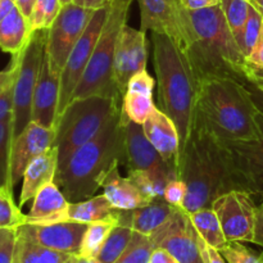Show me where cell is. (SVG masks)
Returning <instances> with one entry per match:
<instances>
[{
	"mask_svg": "<svg viewBox=\"0 0 263 263\" xmlns=\"http://www.w3.org/2000/svg\"><path fill=\"white\" fill-rule=\"evenodd\" d=\"M220 5L225 14L229 28L241 49L244 26L248 20L251 5L248 0H221Z\"/></svg>",
	"mask_w": 263,
	"mask_h": 263,
	"instance_id": "cell-32",
	"label": "cell"
},
{
	"mask_svg": "<svg viewBox=\"0 0 263 263\" xmlns=\"http://www.w3.org/2000/svg\"><path fill=\"white\" fill-rule=\"evenodd\" d=\"M156 248V244L151 236L134 231L130 244L116 263H149L152 253Z\"/></svg>",
	"mask_w": 263,
	"mask_h": 263,
	"instance_id": "cell-35",
	"label": "cell"
},
{
	"mask_svg": "<svg viewBox=\"0 0 263 263\" xmlns=\"http://www.w3.org/2000/svg\"><path fill=\"white\" fill-rule=\"evenodd\" d=\"M61 0H36L28 22L31 32L39 30H49L61 10Z\"/></svg>",
	"mask_w": 263,
	"mask_h": 263,
	"instance_id": "cell-36",
	"label": "cell"
},
{
	"mask_svg": "<svg viewBox=\"0 0 263 263\" xmlns=\"http://www.w3.org/2000/svg\"><path fill=\"white\" fill-rule=\"evenodd\" d=\"M59 91H61V72L54 69L48 53L44 51L40 72L33 92L32 116H31L32 122L39 123L44 127H54L57 110H58Z\"/></svg>",
	"mask_w": 263,
	"mask_h": 263,
	"instance_id": "cell-18",
	"label": "cell"
},
{
	"mask_svg": "<svg viewBox=\"0 0 263 263\" xmlns=\"http://www.w3.org/2000/svg\"><path fill=\"white\" fill-rule=\"evenodd\" d=\"M156 108L153 97L138 94V92H125L122 98V110L128 120L143 125Z\"/></svg>",
	"mask_w": 263,
	"mask_h": 263,
	"instance_id": "cell-34",
	"label": "cell"
},
{
	"mask_svg": "<svg viewBox=\"0 0 263 263\" xmlns=\"http://www.w3.org/2000/svg\"><path fill=\"white\" fill-rule=\"evenodd\" d=\"M143 130L152 145L162 158L177 171L179 167L180 136L174 121L158 107L154 108L148 120L143 123ZM179 175V171H177Z\"/></svg>",
	"mask_w": 263,
	"mask_h": 263,
	"instance_id": "cell-19",
	"label": "cell"
},
{
	"mask_svg": "<svg viewBox=\"0 0 263 263\" xmlns=\"http://www.w3.org/2000/svg\"><path fill=\"white\" fill-rule=\"evenodd\" d=\"M13 125L12 117L0 121V189L13 190L10 176V157H12Z\"/></svg>",
	"mask_w": 263,
	"mask_h": 263,
	"instance_id": "cell-33",
	"label": "cell"
},
{
	"mask_svg": "<svg viewBox=\"0 0 263 263\" xmlns=\"http://www.w3.org/2000/svg\"><path fill=\"white\" fill-rule=\"evenodd\" d=\"M198 246H199L200 256H202L203 263H226L220 249L213 248L210 244L205 243L198 234Z\"/></svg>",
	"mask_w": 263,
	"mask_h": 263,
	"instance_id": "cell-43",
	"label": "cell"
},
{
	"mask_svg": "<svg viewBox=\"0 0 263 263\" xmlns=\"http://www.w3.org/2000/svg\"><path fill=\"white\" fill-rule=\"evenodd\" d=\"M133 236L134 230L128 226H115L105 243L103 244L98 256L95 257L97 261L99 263H116V261L121 257V254L127 248Z\"/></svg>",
	"mask_w": 263,
	"mask_h": 263,
	"instance_id": "cell-31",
	"label": "cell"
},
{
	"mask_svg": "<svg viewBox=\"0 0 263 263\" xmlns=\"http://www.w3.org/2000/svg\"><path fill=\"white\" fill-rule=\"evenodd\" d=\"M120 164L113 166L103 180V194L117 210H136L151 204L153 200L143 194L128 177H122L118 171Z\"/></svg>",
	"mask_w": 263,
	"mask_h": 263,
	"instance_id": "cell-24",
	"label": "cell"
},
{
	"mask_svg": "<svg viewBox=\"0 0 263 263\" xmlns=\"http://www.w3.org/2000/svg\"><path fill=\"white\" fill-rule=\"evenodd\" d=\"M140 8L141 30L162 33L171 39L186 55L193 44L189 10L180 0H136Z\"/></svg>",
	"mask_w": 263,
	"mask_h": 263,
	"instance_id": "cell-9",
	"label": "cell"
},
{
	"mask_svg": "<svg viewBox=\"0 0 263 263\" xmlns=\"http://www.w3.org/2000/svg\"><path fill=\"white\" fill-rule=\"evenodd\" d=\"M248 87L249 92L252 95V99H253L254 104L258 108V110H261L263 113V89H258V87L254 86H247Z\"/></svg>",
	"mask_w": 263,
	"mask_h": 263,
	"instance_id": "cell-50",
	"label": "cell"
},
{
	"mask_svg": "<svg viewBox=\"0 0 263 263\" xmlns=\"http://www.w3.org/2000/svg\"><path fill=\"white\" fill-rule=\"evenodd\" d=\"M252 197L244 190H231L212 203L228 241L253 243L257 205Z\"/></svg>",
	"mask_w": 263,
	"mask_h": 263,
	"instance_id": "cell-12",
	"label": "cell"
},
{
	"mask_svg": "<svg viewBox=\"0 0 263 263\" xmlns=\"http://www.w3.org/2000/svg\"><path fill=\"white\" fill-rule=\"evenodd\" d=\"M117 225L118 222L116 220L98 221V222L89 223L86 231H85L84 239H82L79 256L95 258L102 249L103 244L109 236L110 231Z\"/></svg>",
	"mask_w": 263,
	"mask_h": 263,
	"instance_id": "cell-30",
	"label": "cell"
},
{
	"mask_svg": "<svg viewBox=\"0 0 263 263\" xmlns=\"http://www.w3.org/2000/svg\"><path fill=\"white\" fill-rule=\"evenodd\" d=\"M26 222V215L15 204L13 190L0 189V229L20 228Z\"/></svg>",
	"mask_w": 263,
	"mask_h": 263,
	"instance_id": "cell-37",
	"label": "cell"
},
{
	"mask_svg": "<svg viewBox=\"0 0 263 263\" xmlns=\"http://www.w3.org/2000/svg\"><path fill=\"white\" fill-rule=\"evenodd\" d=\"M123 120H125L127 171L143 170V171L163 172L172 180L179 179L176 168L167 163L148 140L144 134L143 125L128 120L125 113H123Z\"/></svg>",
	"mask_w": 263,
	"mask_h": 263,
	"instance_id": "cell-16",
	"label": "cell"
},
{
	"mask_svg": "<svg viewBox=\"0 0 263 263\" xmlns=\"http://www.w3.org/2000/svg\"><path fill=\"white\" fill-rule=\"evenodd\" d=\"M32 200V207L26 215L25 223L43 225L64 221V213L69 202L55 181L46 184Z\"/></svg>",
	"mask_w": 263,
	"mask_h": 263,
	"instance_id": "cell-23",
	"label": "cell"
},
{
	"mask_svg": "<svg viewBox=\"0 0 263 263\" xmlns=\"http://www.w3.org/2000/svg\"><path fill=\"white\" fill-rule=\"evenodd\" d=\"M55 136L57 131L54 127H44L31 121L27 127L13 140L10 157V176L13 186L22 179L26 167L33 158L53 148Z\"/></svg>",
	"mask_w": 263,
	"mask_h": 263,
	"instance_id": "cell-17",
	"label": "cell"
},
{
	"mask_svg": "<svg viewBox=\"0 0 263 263\" xmlns=\"http://www.w3.org/2000/svg\"><path fill=\"white\" fill-rule=\"evenodd\" d=\"M69 3H73V0H61V4H62V5L69 4Z\"/></svg>",
	"mask_w": 263,
	"mask_h": 263,
	"instance_id": "cell-54",
	"label": "cell"
},
{
	"mask_svg": "<svg viewBox=\"0 0 263 263\" xmlns=\"http://www.w3.org/2000/svg\"><path fill=\"white\" fill-rule=\"evenodd\" d=\"M121 107L122 98L89 97L72 100L54 125L58 167L63 166L80 146L94 139Z\"/></svg>",
	"mask_w": 263,
	"mask_h": 263,
	"instance_id": "cell-7",
	"label": "cell"
},
{
	"mask_svg": "<svg viewBox=\"0 0 263 263\" xmlns=\"http://www.w3.org/2000/svg\"><path fill=\"white\" fill-rule=\"evenodd\" d=\"M146 62L148 41L145 31L126 25L118 36L113 63V80L122 98L131 77L146 69Z\"/></svg>",
	"mask_w": 263,
	"mask_h": 263,
	"instance_id": "cell-14",
	"label": "cell"
},
{
	"mask_svg": "<svg viewBox=\"0 0 263 263\" xmlns=\"http://www.w3.org/2000/svg\"><path fill=\"white\" fill-rule=\"evenodd\" d=\"M127 172L128 179L139 187V190L145 197H148L152 200L162 199L167 184L172 180L168 175L163 174V172L143 171V170Z\"/></svg>",
	"mask_w": 263,
	"mask_h": 263,
	"instance_id": "cell-29",
	"label": "cell"
},
{
	"mask_svg": "<svg viewBox=\"0 0 263 263\" xmlns=\"http://www.w3.org/2000/svg\"><path fill=\"white\" fill-rule=\"evenodd\" d=\"M220 252L228 263H263V252L256 253L241 241H228Z\"/></svg>",
	"mask_w": 263,
	"mask_h": 263,
	"instance_id": "cell-39",
	"label": "cell"
},
{
	"mask_svg": "<svg viewBox=\"0 0 263 263\" xmlns=\"http://www.w3.org/2000/svg\"><path fill=\"white\" fill-rule=\"evenodd\" d=\"M189 216L197 233L205 243L217 249H221L228 243L217 213L212 207L202 208V210L189 213Z\"/></svg>",
	"mask_w": 263,
	"mask_h": 263,
	"instance_id": "cell-28",
	"label": "cell"
},
{
	"mask_svg": "<svg viewBox=\"0 0 263 263\" xmlns=\"http://www.w3.org/2000/svg\"><path fill=\"white\" fill-rule=\"evenodd\" d=\"M66 263H72V258H71V259H68V261H67Z\"/></svg>",
	"mask_w": 263,
	"mask_h": 263,
	"instance_id": "cell-55",
	"label": "cell"
},
{
	"mask_svg": "<svg viewBox=\"0 0 263 263\" xmlns=\"http://www.w3.org/2000/svg\"><path fill=\"white\" fill-rule=\"evenodd\" d=\"M149 263H180L168 251L163 248H156L152 253Z\"/></svg>",
	"mask_w": 263,
	"mask_h": 263,
	"instance_id": "cell-48",
	"label": "cell"
},
{
	"mask_svg": "<svg viewBox=\"0 0 263 263\" xmlns=\"http://www.w3.org/2000/svg\"><path fill=\"white\" fill-rule=\"evenodd\" d=\"M73 256L71 254L39 246L17 229V243L13 263H66Z\"/></svg>",
	"mask_w": 263,
	"mask_h": 263,
	"instance_id": "cell-27",
	"label": "cell"
},
{
	"mask_svg": "<svg viewBox=\"0 0 263 263\" xmlns=\"http://www.w3.org/2000/svg\"><path fill=\"white\" fill-rule=\"evenodd\" d=\"M58 170V151L55 146L48 149L28 163L23 174L20 207L33 199L39 192L49 182L54 181Z\"/></svg>",
	"mask_w": 263,
	"mask_h": 263,
	"instance_id": "cell-21",
	"label": "cell"
},
{
	"mask_svg": "<svg viewBox=\"0 0 263 263\" xmlns=\"http://www.w3.org/2000/svg\"><path fill=\"white\" fill-rule=\"evenodd\" d=\"M87 223L61 221L54 223H23L18 230L36 244L62 253L79 256Z\"/></svg>",
	"mask_w": 263,
	"mask_h": 263,
	"instance_id": "cell-15",
	"label": "cell"
},
{
	"mask_svg": "<svg viewBox=\"0 0 263 263\" xmlns=\"http://www.w3.org/2000/svg\"><path fill=\"white\" fill-rule=\"evenodd\" d=\"M149 236L157 248L168 251L180 263H203L198 233L184 207H176L170 220Z\"/></svg>",
	"mask_w": 263,
	"mask_h": 263,
	"instance_id": "cell-13",
	"label": "cell"
},
{
	"mask_svg": "<svg viewBox=\"0 0 263 263\" xmlns=\"http://www.w3.org/2000/svg\"><path fill=\"white\" fill-rule=\"evenodd\" d=\"M17 229H0V263H13L17 243Z\"/></svg>",
	"mask_w": 263,
	"mask_h": 263,
	"instance_id": "cell-40",
	"label": "cell"
},
{
	"mask_svg": "<svg viewBox=\"0 0 263 263\" xmlns=\"http://www.w3.org/2000/svg\"><path fill=\"white\" fill-rule=\"evenodd\" d=\"M153 63L158 82L159 109L176 125L180 152L186 146L197 112V82L186 55L170 37L152 32ZM179 171V167H177Z\"/></svg>",
	"mask_w": 263,
	"mask_h": 263,
	"instance_id": "cell-4",
	"label": "cell"
},
{
	"mask_svg": "<svg viewBox=\"0 0 263 263\" xmlns=\"http://www.w3.org/2000/svg\"><path fill=\"white\" fill-rule=\"evenodd\" d=\"M17 7L14 0H0V21Z\"/></svg>",
	"mask_w": 263,
	"mask_h": 263,
	"instance_id": "cell-51",
	"label": "cell"
},
{
	"mask_svg": "<svg viewBox=\"0 0 263 263\" xmlns=\"http://www.w3.org/2000/svg\"><path fill=\"white\" fill-rule=\"evenodd\" d=\"M180 2L186 10H200L218 5L221 0H180Z\"/></svg>",
	"mask_w": 263,
	"mask_h": 263,
	"instance_id": "cell-47",
	"label": "cell"
},
{
	"mask_svg": "<svg viewBox=\"0 0 263 263\" xmlns=\"http://www.w3.org/2000/svg\"><path fill=\"white\" fill-rule=\"evenodd\" d=\"M253 243L263 248V202L257 207L256 223H254Z\"/></svg>",
	"mask_w": 263,
	"mask_h": 263,
	"instance_id": "cell-46",
	"label": "cell"
},
{
	"mask_svg": "<svg viewBox=\"0 0 263 263\" xmlns=\"http://www.w3.org/2000/svg\"><path fill=\"white\" fill-rule=\"evenodd\" d=\"M263 32V17L254 9L253 7L249 8L248 20L243 31V43H241V50L244 55L248 57L254 46L261 39Z\"/></svg>",
	"mask_w": 263,
	"mask_h": 263,
	"instance_id": "cell-38",
	"label": "cell"
},
{
	"mask_svg": "<svg viewBox=\"0 0 263 263\" xmlns=\"http://www.w3.org/2000/svg\"><path fill=\"white\" fill-rule=\"evenodd\" d=\"M179 179L187 186L184 208L189 213L212 207L216 198L231 190L252 194L234 151L208 127L198 110L179 159Z\"/></svg>",
	"mask_w": 263,
	"mask_h": 263,
	"instance_id": "cell-1",
	"label": "cell"
},
{
	"mask_svg": "<svg viewBox=\"0 0 263 263\" xmlns=\"http://www.w3.org/2000/svg\"><path fill=\"white\" fill-rule=\"evenodd\" d=\"M154 85H156L154 79L148 73L146 69H144V71L139 72L131 77L127 87H126V92H138V94L153 97Z\"/></svg>",
	"mask_w": 263,
	"mask_h": 263,
	"instance_id": "cell-41",
	"label": "cell"
},
{
	"mask_svg": "<svg viewBox=\"0 0 263 263\" xmlns=\"http://www.w3.org/2000/svg\"><path fill=\"white\" fill-rule=\"evenodd\" d=\"M18 71V58L17 55H13L12 63L7 69L0 71V95L5 91L9 86L14 84L15 76Z\"/></svg>",
	"mask_w": 263,
	"mask_h": 263,
	"instance_id": "cell-44",
	"label": "cell"
},
{
	"mask_svg": "<svg viewBox=\"0 0 263 263\" xmlns=\"http://www.w3.org/2000/svg\"><path fill=\"white\" fill-rule=\"evenodd\" d=\"M197 110L208 127L222 140L254 141L259 139L254 104L241 82L210 77L197 85Z\"/></svg>",
	"mask_w": 263,
	"mask_h": 263,
	"instance_id": "cell-5",
	"label": "cell"
},
{
	"mask_svg": "<svg viewBox=\"0 0 263 263\" xmlns=\"http://www.w3.org/2000/svg\"><path fill=\"white\" fill-rule=\"evenodd\" d=\"M131 4L133 0H112L109 3L105 25L98 39L89 66L72 95L71 102L89 97L122 98L113 80V63L118 36L127 25Z\"/></svg>",
	"mask_w": 263,
	"mask_h": 263,
	"instance_id": "cell-6",
	"label": "cell"
},
{
	"mask_svg": "<svg viewBox=\"0 0 263 263\" xmlns=\"http://www.w3.org/2000/svg\"><path fill=\"white\" fill-rule=\"evenodd\" d=\"M94 13L95 10L80 7L74 3L62 5L53 25L48 30L45 43V51L54 69L62 73L72 49L85 32Z\"/></svg>",
	"mask_w": 263,
	"mask_h": 263,
	"instance_id": "cell-11",
	"label": "cell"
},
{
	"mask_svg": "<svg viewBox=\"0 0 263 263\" xmlns=\"http://www.w3.org/2000/svg\"><path fill=\"white\" fill-rule=\"evenodd\" d=\"M126 161L125 120L121 107L94 139L80 146L58 167L54 181L69 203L81 202L94 197L113 166H126Z\"/></svg>",
	"mask_w": 263,
	"mask_h": 263,
	"instance_id": "cell-2",
	"label": "cell"
},
{
	"mask_svg": "<svg viewBox=\"0 0 263 263\" xmlns=\"http://www.w3.org/2000/svg\"><path fill=\"white\" fill-rule=\"evenodd\" d=\"M259 139L254 141H229L238 158L239 167L251 186L252 195H263V113L258 110L256 115Z\"/></svg>",
	"mask_w": 263,
	"mask_h": 263,
	"instance_id": "cell-20",
	"label": "cell"
},
{
	"mask_svg": "<svg viewBox=\"0 0 263 263\" xmlns=\"http://www.w3.org/2000/svg\"><path fill=\"white\" fill-rule=\"evenodd\" d=\"M175 210L176 207L167 203L163 198L156 199L151 204L136 210H120L118 225L128 226L135 233H140L143 235H152L170 220Z\"/></svg>",
	"mask_w": 263,
	"mask_h": 263,
	"instance_id": "cell-22",
	"label": "cell"
},
{
	"mask_svg": "<svg viewBox=\"0 0 263 263\" xmlns=\"http://www.w3.org/2000/svg\"><path fill=\"white\" fill-rule=\"evenodd\" d=\"M48 30L33 31L18 58V71L13 85V140L31 122L32 100L40 72Z\"/></svg>",
	"mask_w": 263,
	"mask_h": 263,
	"instance_id": "cell-8",
	"label": "cell"
},
{
	"mask_svg": "<svg viewBox=\"0 0 263 263\" xmlns=\"http://www.w3.org/2000/svg\"><path fill=\"white\" fill-rule=\"evenodd\" d=\"M248 3L263 17V0H248Z\"/></svg>",
	"mask_w": 263,
	"mask_h": 263,
	"instance_id": "cell-52",
	"label": "cell"
},
{
	"mask_svg": "<svg viewBox=\"0 0 263 263\" xmlns=\"http://www.w3.org/2000/svg\"><path fill=\"white\" fill-rule=\"evenodd\" d=\"M13 85L0 95V121L13 117Z\"/></svg>",
	"mask_w": 263,
	"mask_h": 263,
	"instance_id": "cell-45",
	"label": "cell"
},
{
	"mask_svg": "<svg viewBox=\"0 0 263 263\" xmlns=\"http://www.w3.org/2000/svg\"><path fill=\"white\" fill-rule=\"evenodd\" d=\"M108 12H109V4L95 10L86 30L82 33L80 40L77 41L74 48L72 49L71 54H69L66 64H64L63 71L61 73V91H59V103L55 122L59 116L68 107L72 95H73L76 87L79 86L80 81H81L82 76H84L85 71L89 66L92 51H94L100 32H102L105 21H107Z\"/></svg>",
	"mask_w": 263,
	"mask_h": 263,
	"instance_id": "cell-10",
	"label": "cell"
},
{
	"mask_svg": "<svg viewBox=\"0 0 263 263\" xmlns=\"http://www.w3.org/2000/svg\"><path fill=\"white\" fill-rule=\"evenodd\" d=\"M72 263H90V259L82 256H73L72 257Z\"/></svg>",
	"mask_w": 263,
	"mask_h": 263,
	"instance_id": "cell-53",
	"label": "cell"
},
{
	"mask_svg": "<svg viewBox=\"0 0 263 263\" xmlns=\"http://www.w3.org/2000/svg\"><path fill=\"white\" fill-rule=\"evenodd\" d=\"M187 194V186L184 180L175 179L167 184L163 199L174 207H184L185 198Z\"/></svg>",
	"mask_w": 263,
	"mask_h": 263,
	"instance_id": "cell-42",
	"label": "cell"
},
{
	"mask_svg": "<svg viewBox=\"0 0 263 263\" xmlns=\"http://www.w3.org/2000/svg\"><path fill=\"white\" fill-rule=\"evenodd\" d=\"M28 18L15 7L0 21V49L5 53L17 55L27 44L31 36Z\"/></svg>",
	"mask_w": 263,
	"mask_h": 263,
	"instance_id": "cell-26",
	"label": "cell"
},
{
	"mask_svg": "<svg viewBox=\"0 0 263 263\" xmlns=\"http://www.w3.org/2000/svg\"><path fill=\"white\" fill-rule=\"evenodd\" d=\"M112 0H73L74 4L80 5V7L87 8V9L98 10L100 8L108 5Z\"/></svg>",
	"mask_w": 263,
	"mask_h": 263,
	"instance_id": "cell-49",
	"label": "cell"
},
{
	"mask_svg": "<svg viewBox=\"0 0 263 263\" xmlns=\"http://www.w3.org/2000/svg\"><path fill=\"white\" fill-rule=\"evenodd\" d=\"M118 213L120 210L113 207L104 194H100L81 202L69 203L64 213V221H76L87 225L107 220H116L118 222Z\"/></svg>",
	"mask_w": 263,
	"mask_h": 263,
	"instance_id": "cell-25",
	"label": "cell"
},
{
	"mask_svg": "<svg viewBox=\"0 0 263 263\" xmlns=\"http://www.w3.org/2000/svg\"><path fill=\"white\" fill-rule=\"evenodd\" d=\"M193 44L186 54L195 82L221 77L249 86L247 57L226 22L221 5L189 10Z\"/></svg>",
	"mask_w": 263,
	"mask_h": 263,
	"instance_id": "cell-3",
	"label": "cell"
}]
</instances>
